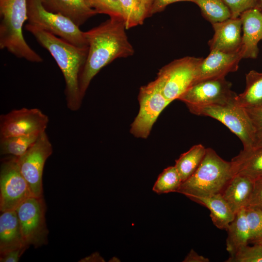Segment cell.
I'll list each match as a JSON object with an SVG mask.
<instances>
[{
  "mask_svg": "<svg viewBox=\"0 0 262 262\" xmlns=\"http://www.w3.org/2000/svg\"><path fill=\"white\" fill-rule=\"evenodd\" d=\"M126 29L123 18L110 17L99 25L84 32L88 52L79 77L82 99L92 80L102 68L116 59L133 54L134 50Z\"/></svg>",
  "mask_w": 262,
  "mask_h": 262,
  "instance_id": "obj_1",
  "label": "cell"
},
{
  "mask_svg": "<svg viewBox=\"0 0 262 262\" xmlns=\"http://www.w3.org/2000/svg\"><path fill=\"white\" fill-rule=\"evenodd\" d=\"M25 29L55 60L65 80L67 107L73 111L78 110L82 100L80 95L79 77L87 58L88 47H77L28 23L26 24Z\"/></svg>",
  "mask_w": 262,
  "mask_h": 262,
  "instance_id": "obj_2",
  "label": "cell"
},
{
  "mask_svg": "<svg viewBox=\"0 0 262 262\" xmlns=\"http://www.w3.org/2000/svg\"><path fill=\"white\" fill-rule=\"evenodd\" d=\"M233 176L231 162L223 159L213 149L207 148L197 169L182 182L177 192L189 199L221 193Z\"/></svg>",
  "mask_w": 262,
  "mask_h": 262,
  "instance_id": "obj_3",
  "label": "cell"
},
{
  "mask_svg": "<svg viewBox=\"0 0 262 262\" xmlns=\"http://www.w3.org/2000/svg\"><path fill=\"white\" fill-rule=\"evenodd\" d=\"M0 48L17 58L34 63L42 57L27 43L22 33L27 20V0H0Z\"/></svg>",
  "mask_w": 262,
  "mask_h": 262,
  "instance_id": "obj_4",
  "label": "cell"
},
{
  "mask_svg": "<svg viewBox=\"0 0 262 262\" xmlns=\"http://www.w3.org/2000/svg\"><path fill=\"white\" fill-rule=\"evenodd\" d=\"M188 109L193 114L210 117L220 121L239 138L244 149L254 147V132L250 119L245 109L237 105L234 101Z\"/></svg>",
  "mask_w": 262,
  "mask_h": 262,
  "instance_id": "obj_5",
  "label": "cell"
},
{
  "mask_svg": "<svg viewBox=\"0 0 262 262\" xmlns=\"http://www.w3.org/2000/svg\"><path fill=\"white\" fill-rule=\"evenodd\" d=\"M27 16L28 24L77 47H88L84 32L69 18L47 10L41 0H27Z\"/></svg>",
  "mask_w": 262,
  "mask_h": 262,
  "instance_id": "obj_6",
  "label": "cell"
},
{
  "mask_svg": "<svg viewBox=\"0 0 262 262\" xmlns=\"http://www.w3.org/2000/svg\"><path fill=\"white\" fill-rule=\"evenodd\" d=\"M203 58L186 56L174 60L159 71L155 81L165 98L178 99L195 82L197 68Z\"/></svg>",
  "mask_w": 262,
  "mask_h": 262,
  "instance_id": "obj_7",
  "label": "cell"
},
{
  "mask_svg": "<svg viewBox=\"0 0 262 262\" xmlns=\"http://www.w3.org/2000/svg\"><path fill=\"white\" fill-rule=\"evenodd\" d=\"M138 100L139 112L130 131L137 138L147 139L159 115L171 101L165 98L155 80L140 88Z\"/></svg>",
  "mask_w": 262,
  "mask_h": 262,
  "instance_id": "obj_8",
  "label": "cell"
},
{
  "mask_svg": "<svg viewBox=\"0 0 262 262\" xmlns=\"http://www.w3.org/2000/svg\"><path fill=\"white\" fill-rule=\"evenodd\" d=\"M16 211L25 245L38 248L46 245L49 230L46 224V204L43 197L30 196Z\"/></svg>",
  "mask_w": 262,
  "mask_h": 262,
  "instance_id": "obj_9",
  "label": "cell"
},
{
  "mask_svg": "<svg viewBox=\"0 0 262 262\" xmlns=\"http://www.w3.org/2000/svg\"><path fill=\"white\" fill-rule=\"evenodd\" d=\"M33 196L19 167L18 157L9 155L2 159L0 170V211L16 210Z\"/></svg>",
  "mask_w": 262,
  "mask_h": 262,
  "instance_id": "obj_10",
  "label": "cell"
},
{
  "mask_svg": "<svg viewBox=\"0 0 262 262\" xmlns=\"http://www.w3.org/2000/svg\"><path fill=\"white\" fill-rule=\"evenodd\" d=\"M52 151V145L45 131L24 154L18 157L20 171L33 196H43L44 167Z\"/></svg>",
  "mask_w": 262,
  "mask_h": 262,
  "instance_id": "obj_11",
  "label": "cell"
},
{
  "mask_svg": "<svg viewBox=\"0 0 262 262\" xmlns=\"http://www.w3.org/2000/svg\"><path fill=\"white\" fill-rule=\"evenodd\" d=\"M224 78L202 80L192 85L179 98L187 108L232 102L237 94Z\"/></svg>",
  "mask_w": 262,
  "mask_h": 262,
  "instance_id": "obj_12",
  "label": "cell"
},
{
  "mask_svg": "<svg viewBox=\"0 0 262 262\" xmlns=\"http://www.w3.org/2000/svg\"><path fill=\"white\" fill-rule=\"evenodd\" d=\"M49 121L48 116L37 108L12 110L0 116V138L41 133Z\"/></svg>",
  "mask_w": 262,
  "mask_h": 262,
  "instance_id": "obj_13",
  "label": "cell"
},
{
  "mask_svg": "<svg viewBox=\"0 0 262 262\" xmlns=\"http://www.w3.org/2000/svg\"><path fill=\"white\" fill-rule=\"evenodd\" d=\"M242 59L241 50L230 53L210 50L209 54L202 59L197 68L194 84L202 80L224 78L228 73L236 71Z\"/></svg>",
  "mask_w": 262,
  "mask_h": 262,
  "instance_id": "obj_14",
  "label": "cell"
},
{
  "mask_svg": "<svg viewBox=\"0 0 262 262\" xmlns=\"http://www.w3.org/2000/svg\"><path fill=\"white\" fill-rule=\"evenodd\" d=\"M242 21L241 52L243 58L255 59L259 53L258 45L262 40V11L255 7L243 12Z\"/></svg>",
  "mask_w": 262,
  "mask_h": 262,
  "instance_id": "obj_15",
  "label": "cell"
},
{
  "mask_svg": "<svg viewBox=\"0 0 262 262\" xmlns=\"http://www.w3.org/2000/svg\"><path fill=\"white\" fill-rule=\"evenodd\" d=\"M214 33L208 41L210 50L234 52L241 50L242 21L240 18H229L212 24Z\"/></svg>",
  "mask_w": 262,
  "mask_h": 262,
  "instance_id": "obj_16",
  "label": "cell"
},
{
  "mask_svg": "<svg viewBox=\"0 0 262 262\" xmlns=\"http://www.w3.org/2000/svg\"><path fill=\"white\" fill-rule=\"evenodd\" d=\"M49 11L60 14L70 19L78 27L97 14L85 0H41Z\"/></svg>",
  "mask_w": 262,
  "mask_h": 262,
  "instance_id": "obj_17",
  "label": "cell"
},
{
  "mask_svg": "<svg viewBox=\"0 0 262 262\" xmlns=\"http://www.w3.org/2000/svg\"><path fill=\"white\" fill-rule=\"evenodd\" d=\"M255 180L240 174L234 175L221 193L232 211L236 214L247 206Z\"/></svg>",
  "mask_w": 262,
  "mask_h": 262,
  "instance_id": "obj_18",
  "label": "cell"
},
{
  "mask_svg": "<svg viewBox=\"0 0 262 262\" xmlns=\"http://www.w3.org/2000/svg\"><path fill=\"white\" fill-rule=\"evenodd\" d=\"M26 247L16 210L1 212L0 215V254Z\"/></svg>",
  "mask_w": 262,
  "mask_h": 262,
  "instance_id": "obj_19",
  "label": "cell"
},
{
  "mask_svg": "<svg viewBox=\"0 0 262 262\" xmlns=\"http://www.w3.org/2000/svg\"><path fill=\"white\" fill-rule=\"evenodd\" d=\"M190 199L209 210L213 224L219 229L227 230L235 217V213L223 198L221 193L208 196L192 197Z\"/></svg>",
  "mask_w": 262,
  "mask_h": 262,
  "instance_id": "obj_20",
  "label": "cell"
},
{
  "mask_svg": "<svg viewBox=\"0 0 262 262\" xmlns=\"http://www.w3.org/2000/svg\"><path fill=\"white\" fill-rule=\"evenodd\" d=\"M230 162L234 175H244L254 180L262 178V147L243 149Z\"/></svg>",
  "mask_w": 262,
  "mask_h": 262,
  "instance_id": "obj_21",
  "label": "cell"
},
{
  "mask_svg": "<svg viewBox=\"0 0 262 262\" xmlns=\"http://www.w3.org/2000/svg\"><path fill=\"white\" fill-rule=\"evenodd\" d=\"M226 230L228 232L226 249L230 255L233 254L242 246L248 245L249 236L246 208L236 213L234 219Z\"/></svg>",
  "mask_w": 262,
  "mask_h": 262,
  "instance_id": "obj_22",
  "label": "cell"
},
{
  "mask_svg": "<svg viewBox=\"0 0 262 262\" xmlns=\"http://www.w3.org/2000/svg\"><path fill=\"white\" fill-rule=\"evenodd\" d=\"M246 86L237 95L234 102L245 109L262 106V73L251 70L246 74Z\"/></svg>",
  "mask_w": 262,
  "mask_h": 262,
  "instance_id": "obj_23",
  "label": "cell"
},
{
  "mask_svg": "<svg viewBox=\"0 0 262 262\" xmlns=\"http://www.w3.org/2000/svg\"><path fill=\"white\" fill-rule=\"evenodd\" d=\"M201 144L193 146L176 160L175 166L183 182L190 177L201 163L206 151Z\"/></svg>",
  "mask_w": 262,
  "mask_h": 262,
  "instance_id": "obj_24",
  "label": "cell"
},
{
  "mask_svg": "<svg viewBox=\"0 0 262 262\" xmlns=\"http://www.w3.org/2000/svg\"><path fill=\"white\" fill-rule=\"evenodd\" d=\"M41 133L0 138V154L17 157L22 156L35 143Z\"/></svg>",
  "mask_w": 262,
  "mask_h": 262,
  "instance_id": "obj_25",
  "label": "cell"
},
{
  "mask_svg": "<svg viewBox=\"0 0 262 262\" xmlns=\"http://www.w3.org/2000/svg\"><path fill=\"white\" fill-rule=\"evenodd\" d=\"M203 16L212 24L231 18L230 12L223 0H194Z\"/></svg>",
  "mask_w": 262,
  "mask_h": 262,
  "instance_id": "obj_26",
  "label": "cell"
},
{
  "mask_svg": "<svg viewBox=\"0 0 262 262\" xmlns=\"http://www.w3.org/2000/svg\"><path fill=\"white\" fill-rule=\"evenodd\" d=\"M120 2L127 29L141 25L145 19L149 17L148 10L138 0H120Z\"/></svg>",
  "mask_w": 262,
  "mask_h": 262,
  "instance_id": "obj_27",
  "label": "cell"
},
{
  "mask_svg": "<svg viewBox=\"0 0 262 262\" xmlns=\"http://www.w3.org/2000/svg\"><path fill=\"white\" fill-rule=\"evenodd\" d=\"M182 181L174 166L164 169L159 175L153 187V191L158 194L177 192Z\"/></svg>",
  "mask_w": 262,
  "mask_h": 262,
  "instance_id": "obj_28",
  "label": "cell"
},
{
  "mask_svg": "<svg viewBox=\"0 0 262 262\" xmlns=\"http://www.w3.org/2000/svg\"><path fill=\"white\" fill-rule=\"evenodd\" d=\"M246 214L249 229V243L262 245V211L247 207Z\"/></svg>",
  "mask_w": 262,
  "mask_h": 262,
  "instance_id": "obj_29",
  "label": "cell"
},
{
  "mask_svg": "<svg viewBox=\"0 0 262 262\" xmlns=\"http://www.w3.org/2000/svg\"><path fill=\"white\" fill-rule=\"evenodd\" d=\"M227 262H262V245H246L230 255Z\"/></svg>",
  "mask_w": 262,
  "mask_h": 262,
  "instance_id": "obj_30",
  "label": "cell"
},
{
  "mask_svg": "<svg viewBox=\"0 0 262 262\" xmlns=\"http://www.w3.org/2000/svg\"><path fill=\"white\" fill-rule=\"evenodd\" d=\"M97 14L108 15L109 17H122L120 0H85Z\"/></svg>",
  "mask_w": 262,
  "mask_h": 262,
  "instance_id": "obj_31",
  "label": "cell"
},
{
  "mask_svg": "<svg viewBox=\"0 0 262 262\" xmlns=\"http://www.w3.org/2000/svg\"><path fill=\"white\" fill-rule=\"evenodd\" d=\"M245 110L254 130V144L253 147H262V106Z\"/></svg>",
  "mask_w": 262,
  "mask_h": 262,
  "instance_id": "obj_32",
  "label": "cell"
},
{
  "mask_svg": "<svg viewBox=\"0 0 262 262\" xmlns=\"http://www.w3.org/2000/svg\"><path fill=\"white\" fill-rule=\"evenodd\" d=\"M229 9L231 17H239L245 11L258 7V0H223Z\"/></svg>",
  "mask_w": 262,
  "mask_h": 262,
  "instance_id": "obj_33",
  "label": "cell"
},
{
  "mask_svg": "<svg viewBox=\"0 0 262 262\" xmlns=\"http://www.w3.org/2000/svg\"><path fill=\"white\" fill-rule=\"evenodd\" d=\"M247 207L262 211V178L255 180L253 190Z\"/></svg>",
  "mask_w": 262,
  "mask_h": 262,
  "instance_id": "obj_34",
  "label": "cell"
},
{
  "mask_svg": "<svg viewBox=\"0 0 262 262\" xmlns=\"http://www.w3.org/2000/svg\"><path fill=\"white\" fill-rule=\"evenodd\" d=\"M194 0H153L149 13V16L161 12L169 4L180 1L193 2Z\"/></svg>",
  "mask_w": 262,
  "mask_h": 262,
  "instance_id": "obj_35",
  "label": "cell"
},
{
  "mask_svg": "<svg viewBox=\"0 0 262 262\" xmlns=\"http://www.w3.org/2000/svg\"><path fill=\"white\" fill-rule=\"evenodd\" d=\"M27 248L23 247L6 251L0 254V262H17Z\"/></svg>",
  "mask_w": 262,
  "mask_h": 262,
  "instance_id": "obj_36",
  "label": "cell"
},
{
  "mask_svg": "<svg viewBox=\"0 0 262 262\" xmlns=\"http://www.w3.org/2000/svg\"><path fill=\"white\" fill-rule=\"evenodd\" d=\"M183 262H209L208 258L199 255L193 249H191Z\"/></svg>",
  "mask_w": 262,
  "mask_h": 262,
  "instance_id": "obj_37",
  "label": "cell"
},
{
  "mask_svg": "<svg viewBox=\"0 0 262 262\" xmlns=\"http://www.w3.org/2000/svg\"><path fill=\"white\" fill-rule=\"evenodd\" d=\"M80 262H103L104 261L102 258L98 253L92 254L91 256L85 257Z\"/></svg>",
  "mask_w": 262,
  "mask_h": 262,
  "instance_id": "obj_38",
  "label": "cell"
},
{
  "mask_svg": "<svg viewBox=\"0 0 262 262\" xmlns=\"http://www.w3.org/2000/svg\"><path fill=\"white\" fill-rule=\"evenodd\" d=\"M258 8L262 11V0H258Z\"/></svg>",
  "mask_w": 262,
  "mask_h": 262,
  "instance_id": "obj_39",
  "label": "cell"
},
{
  "mask_svg": "<svg viewBox=\"0 0 262 262\" xmlns=\"http://www.w3.org/2000/svg\"><path fill=\"white\" fill-rule=\"evenodd\" d=\"M152 1V2L153 1V0H151Z\"/></svg>",
  "mask_w": 262,
  "mask_h": 262,
  "instance_id": "obj_40",
  "label": "cell"
}]
</instances>
